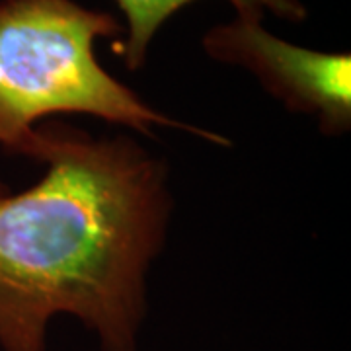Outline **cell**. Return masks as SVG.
<instances>
[{
  "instance_id": "277c9868",
  "label": "cell",
  "mask_w": 351,
  "mask_h": 351,
  "mask_svg": "<svg viewBox=\"0 0 351 351\" xmlns=\"http://www.w3.org/2000/svg\"><path fill=\"white\" fill-rule=\"evenodd\" d=\"M195 0H115L125 16L127 36L117 43L119 57L129 71H138L151 47L152 39L178 10ZM239 16H262L271 12L281 20L302 22L306 8L301 0H228Z\"/></svg>"
},
{
  "instance_id": "3957f363",
  "label": "cell",
  "mask_w": 351,
  "mask_h": 351,
  "mask_svg": "<svg viewBox=\"0 0 351 351\" xmlns=\"http://www.w3.org/2000/svg\"><path fill=\"white\" fill-rule=\"evenodd\" d=\"M205 53L248 71L291 113L314 117L322 133L351 127V57L293 45L262 27V16H239L203 36Z\"/></svg>"
},
{
  "instance_id": "6da1fadb",
  "label": "cell",
  "mask_w": 351,
  "mask_h": 351,
  "mask_svg": "<svg viewBox=\"0 0 351 351\" xmlns=\"http://www.w3.org/2000/svg\"><path fill=\"white\" fill-rule=\"evenodd\" d=\"M36 186L0 197V350L47 351V326L78 318L101 351H135L147 276L162 250L166 162L129 137L38 129Z\"/></svg>"
},
{
  "instance_id": "7a4b0ae2",
  "label": "cell",
  "mask_w": 351,
  "mask_h": 351,
  "mask_svg": "<svg viewBox=\"0 0 351 351\" xmlns=\"http://www.w3.org/2000/svg\"><path fill=\"white\" fill-rule=\"evenodd\" d=\"M121 34L112 14L75 0H0V149L29 156L41 121L78 113L152 135L182 129L228 141L154 110L96 59V41Z\"/></svg>"
},
{
  "instance_id": "5b68a950",
  "label": "cell",
  "mask_w": 351,
  "mask_h": 351,
  "mask_svg": "<svg viewBox=\"0 0 351 351\" xmlns=\"http://www.w3.org/2000/svg\"><path fill=\"white\" fill-rule=\"evenodd\" d=\"M6 193H10V189H8V186L0 180V197H2V195H6Z\"/></svg>"
}]
</instances>
